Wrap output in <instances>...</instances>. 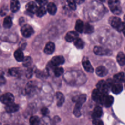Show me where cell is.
Returning a JSON list of instances; mask_svg holds the SVG:
<instances>
[{"mask_svg":"<svg viewBox=\"0 0 125 125\" xmlns=\"http://www.w3.org/2000/svg\"><path fill=\"white\" fill-rule=\"evenodd\" d=\"M86 99L87 96L85 94H82L76 99V103L74 111H73V114L75 115V117H79L81 115V109L82 106L84 103V102L86 101Z\"/></svg>","mask_w":125,"mask_h":125,"instance_id":"1","label":"cell"},{"mask_svg":"<svg viewBox=\"0 0 125 125\" xmlns=\"http://www.w3.org/2000/svg\"><path fill=\"white\" fill-rule=\"evenodd\" d=\"M108 5L111 10L116 15H120L122 12L120 2L118 0H109Z\"/></svg>","mask_w":125,"mask_h":125,"instance_id":"2","label":"cell"},{"mask_svg":"<svg viewBox=\"0 0 125 125\" xmlns=\"http://www.w3.org/2000/svg\"><path fill=\"white\" fill-rule=\"evenodd\" d=\"M109 23L113 28H115L118 32L123 31L124 23L122 22L121 19L117 17H112L109 19Z\"/></svg>","mask_w":125,"mask_h":125,"instance_id":"3","label":"cell"},{"mask_svg":"<svg viewBox=\"0 0 125 125\" xmlns=\"http://www.w3.org/2000/svg\"><path fill=\"white\" fill-rule=\"evenodd\" d=\"M0 101L6 105L12 103L14 101V96L11 93H6L0 97Z\"/></svg>","mask_w":125,"mask_h":125,"instance_id":"4","label":"cell"},{"mask_svg":"<svg viewBox=\"0 0 125 125\" xmlns=\"http://www.w3.org/2000/svg\"><path fill=\"white\" fill-rule=\"evenodd\" d=\"M22 35L24 37H29L34 34V29L29 24H24L21 29Z\"/></svg>","mask_w":125,"mask_h":125,"instance_id":"5","label":"cell"},{"mask_svg":"<svg viewBox=\"0 0 125 125\" xmlns=\"http://www.w3.org/2000/svg\"><path fill=\"white\" fill-rule=\"evenodd\" d=\"M94 52L95 54L98 56H109L112 54L111 51L101 46H95L94 49Z\"/></svg>","mask_w":125,"mask_h":125,"instance_id":"6","label":"cell"},{"mask_svg":"<svg viewBox=\"0 0 125 125\" xmlns=\"http://www.w3.org/2000/svg\"><path fill=\"white\" fill-rule=\"evenodd\" d=\"M106 94H103L99 91L97 89H95L92 92V99L96 102L101 104L104 97Z\"/></svg>","mask_w":125,"mask_h":125,"instance_id":"7","label":"cell"},{"mask_svg":"<svg viewBox=\"0 0 125 125\" xmlns=\"http://www.w3.org/2000/svg\"><path fill=\"white\" fill-rule=\"evenodd\" d=\"M97 89L101 93L104 94H108V92L109 90V87L107 84L106 82L104 80H101L98 83L97 85Z\"/></svg>","mask_w":125,"mask_h":125,"instance_id":"8","label":"cell"},{"mask_svg":"<svg viewBox=\"0 0 125 125\" xmlns=\"http://www.w3.org/2000/svg\"><path fill=\"white\" fill-rule=\"evenodd\" d=\"M50 62H51V64H52V65L54 66V67H57V66L63 64V63L65 62V59L63 56H54V57L51 59Z\"/></svg>","mask_w":125,"mask_h":125,"instance_id":"9","label":"cell"},{"mask_svg":"<svg viewBox=\"0 0 125 125\" xmlns=\"http://www.w3.org/2000/svg\"><path fill=\"white\" fill-rule=\"evenodd\" d=\"M114 101V100L112 96H110V95L106 94L104 97L103 100L101 104L104 105L106 107H109L112 105Z\"/></svg>","mask_w":125,"mask_h":125,"instance_id":"10","label":"cell"},{"mask_svg":"<svg viewBox=\"0 0 125 125\" xmlns=\"http://www.w3.org/2000/svg\"><path fill=\"white\" fill-rule=\"evenodd\" d=\"M55 50V45L53 42L47 43L45 45V47L44 48V52L46 54H51L54 52Z\"/></svg>","mask_w":125,"mask_h":125,"instance_id":"11","label":"cell"},{"mask_svg":"<svg viewBox=\"0 0 125 125\" xmlns=\"http://www.w3.org/2000/svg\"><path fill=\"white\" fill-rule=\"evenodd\" d=\"M5 109L7 113H14L18 111L19 106L18 104H16L12 103L7 104V106L5 107Z\"/></svg>","mask_w":125,"mask_h":125,"instance_id":"12","label":"cell"},{"mask_svg":"<svg viewBox=\"0 0 125 125\" xmlns=\"http://www.w3.org/2000/svg\"><path fill=\"white\" fill-rule=\"evenodd\" d=\"M78 36H79V35H78L77 32H68L65 35V40L68 42H73L74 40H76L77 38H78Z\"/></svg>","mask_w":125,"mask_h":125,"instance_id":"13","label":"cell"},{"mask_svg":"<svg viewBox=\"0 0 125 125\" xmlns=\"http://www.w3.org/2000/svg\"><path fill=\"white\" fill-rule=\"evenodd\" d=\"M111 90L114 94L118 95L123 90V85L120 83H114L111 87Z\"/></svg>","mask_w":125,"mask_h":125,"instance_id":"14","label":"cell"},{"mask_svg":"<svg viewBox=\"0 0 125 125\" xmlns=\"http://www.w3.org/2000/svg\"><path fill=\"white\" fill-rule=\"evenodd\" d=\"M37 8L38 7L36 4L34 2H32V1L28 2L26 4V9L27 10L32 13H35Z\"/></svg>","mask_w":125,"mask_h":125,"instance_id":"15","label":"cell"},{"mask_svg":"<svg viewBox=\"0 0 125 125\" xmlns=\"http://www.w3.org/2000/svg\"><path fill=\"white\" fill-rule=\"evenodd\" d=\"M83 66L84 67V69L87 71V72H89V73H93L94 72V68L92 66L91 63H90V61L87 59H85L83 61Z\"/></svg>","mask_w":125,"mask_h":125,"instance_id":"16","label":"cell"},{"mask_svg":"<svg viewBox=\"0 0 125 125\" xmlns=\"http://www.w3.org/2000/svg\"><path fill=\"white\" fill-rule=\"evenodd\" d=\"M107 70L106 67H103V66H100L98 67L96 69V74H97L98 76L103 77L107 75Z\"/></svg>","mask_w":125,"mask_h":125,"instance_id":"17","label":"cell"},{"mask_svg":"<svg viewBox=\"0 0 125 125\" xmlns=\"http://www.w3.org/2000/svg\"><path fill=\"white\" fill-rule=\"evenodd\" d=\"M56 99H57V105L59 107H61L63 105L65 101V97L63 94H62L60 92H57L56 94Z\"/></svg>","mask_w":125,"mask_h":125,"instance_id":"18","label":"cell"},{"mask_svg":"<svg viewBox=\"0 0 125 125\" xmlns=\"http://www.w3.org/2000/svg\"><path fill=\"white\" fill-rule=\"evenodd\" d=\"M46 10L48 11L50 15H55V13L57 12V7L53 2H50L48 4L47 7H46Z\"/></svg>","mask_w":125,"mask_h":125,"instance_id":"19","label":"cell"},{"mask_svg":"<svg viewBox=\"0 0 125 125\" xmlns=\"http://www.w3.org/2000/svg\"><path fill=\"white\" fill-rule=\"evenodd\" d=\"M20 4L18 0H11L10 2V9L13 12H16L20 9Z\"/></svg>","mask_w":125,"mask_h":125,"instance_id":"20","label":"cell"},{"mask_svg":"<svg viewBox=\"0 0 125 125\" xmlns=\"http://www.w3.org/2000/svg\"><path fill=\"white\" fill-rule=\"evenodd\" d=\"M103 115V109L100 106H96L93 111L92 117L94 118H100Z\"/></svg>","mask_w":125,"mask_h":125,"instance_id":"21","label":"cell"},{"mask_svg":"<svg viewBox=\"0 0 125 125\" xmlns=\"http://www.w3.org/2000/svg\"><path fill=\"white\" fill-rule=\"evenodd\" d=\"M114 81L117 83H123L125 81V74L123 72L115 74L114 76Z\"/></svg>","mask_w":125,"mask_h":125,"instance_id":"22","label":"cell"},{"mask_svg":"<svg viewBox=\"0 0 125 125\" xmlns=\"http://www.w3.org/2000/svg\"><path fill=\"white\" fill-rule=\"evenodd\" d=\"M84 24L83 21L81 20H78L76 22L75 24V29L79 33H83V29H84Z\"/></svg>","mask_w":125,"mask_h":125,"instance_id":"23","label":"cell"},{"mask_svg":"<svg viewBox=\"0 0 125 125\" xmlns=\"http://www.w3.org/2000/svg\"><path fill=\"white\" fill-rule=\"evenodd\" d=\"M14 57L15 59L18 62H22L23 58H24V54L21 50L18 49L17 50L14 52Z\"/></svg>","mask_w":125,"mask_h":125,"instance_id":"24","label":"cell"},{"mask_svg":"<svg viewBox=\"0 0 125 125\" xmlns=\"http://www.w3.org/2000/svg\"><path fill=\"white\" fill-rule=\"evenodd\" d=\"M46 13V9L44 7V6H40L37 9L35 13L37 16L39 17H42L43 15H45Z\"/></svg>","mask_w":125,"mask_h":125,"instance_id":"25","label":"cell"},{"mask_svg":"<svg viewBox=\"0 0 125 125\" xmlns=\"http://www.w3.org/2000/svg\"><path fill=\"white\" fill-rule=\"evenodd\" d=\"M117 62H118V64L121 66H123L125 63V56L123 54V52H120L118 54L117 57Z\"/></svg>","mask_w":125,"mask_h":125,"instance_id":"26","label":"cell"},{"mask_svg":"<svg viewBox=\"0 0 125 125\" xmlns=\"http://www.w3.org/2000/svg\"><path fill=\"white\" fill-rule=\"evenodd\" d=\"M35 89V85L34 83L32 81H30L27 84L26 87V92L27 94H30V93L34 91Z\"/></svg>","mask_w":125,"mask_h":125,"instance_id":"27","label":"cell"},{"mask_svg":"<svg viewBox=\"0 0 125 125\" xmlns=\"http://www.w3.org/2000/svg\"><path fill=\"white\" fill-rule=\"evenodd\" d=\"M21 70L18 68H12L9 69V73L12 76L18 77L21 75Z\"/></svg>","mask_w":125,"mask_h":125,"instance_id":"28","label":"cell"},{"mask_svg":"<svg viewBox=\"0 0 125 125\" xmlns=\"http://www.w3.org/2000/svg\"><path fill=\"white\" fill-rule=\"evenodd\" d=\"M32 63V59L29 56L24 57L23 61H22V64L25 67H29V66L31 65Z\"/></svg>","mask_w":125,"mask_h":125,"instance_id":"29","label":"cell"},{"mask_svg":"<svg viewBox=\"0 0 125 125\" xmlns=\"http://www.w3.org/2000/svg\"><path fill=\"white\" fill-rule=\"evenodd\" d=\"M74 45L78 49H83L84 48V45H85V43H84V41L81 39H79V38H77L76 40H74Z\"/></svg>","mask_w":125,"mask_h":125,"instance_id":"30","label":"cell"},{"mask_svg":"<svg viewBox=\"0 0 125 125\" xmlns=\"http://www.w3.org/2000/svg\"><path fill=\"white\" fill-rule=\"evenodd\" d=\"M12 26V21L10 17L8 16L4 18L3 21V26L5 28H10Z\"/></svg>","mask_w":125,"mask_h":125,"instance_id":"31","label":"cell"},{"mask_svg":"<svg viewBox=\"0 0 125 125\" xmlns=\"http://www.w3.org/2000/svg\"><path fill=\"white\" fill-rule=\"evenodd\" d=\"M94 31V27L90 25L89 23H86L84 24V29H83V32L85 34H91Z\"/></svg>","mask_w":125,"mask_h":125,"instance_id":"32","label":"cell"},{"mask_svg":"<svg viewBox=\"0 0 125 125\" xmlns=\"http://www.w3.org/2000/svg\"><path fill=\"white\" fill-rule=\"evenodd\" d=\"M40 118L37 116H32L29 119V125H40Z\"/></svg>","mask_w":125,"mask_h":125,"instance_id":"33","label":"cell"},{"mask_svg":"<svg viewBox=\"0 0 125 125\" xmlns=\"http://www.w3.org/2000/svg\"><path fill=\"white\" fill-rule=\"evenodd\" d=\"M53 72L54 73V75L56 77H59L63 74L64 70H63V68H62V67H55L53 70Z\"/></svg>","mask_w":125,"mask_h":125,"instance_id":"34","label":"cell"},{"mask_svg":"<svg viewBox=\"0 0 125 125\" xmlns=\"http://www.w3.org/2000/svg\"><path fill=\"white\" fill-rule=\"evenodd\" d=\"M42 125H54V124L48 117H44L42 121Z\"/></svg>","mask_w":125,"mask_h":125,"instance_id":"35","label":"cell"},{"mask_svg":"<svg viewBox=\"0 0 125 125\" xmlns=\"http://www.w3.org/2000/svg\"><path fill=\"white\" fill-rule=\"evenodd\" d=\"M67 2L71 9L73 10H75L76 9V3L74 0H67Z\"/></svg>","mask_w":125,"mask_h":125,"instance_id":"36","label":"cell"},{"mask_svg":"<svg viewBox=\"0 0 125 125\" xmlns=\"http://www.w3.org/2000/svg\"><path fill=\"white\" fill-rule=\"evenodd\" d=\"M36 76L37 77L39 78H45L47 77V74L45 73V72L43 71H40V70H37L36 72Z\"/></svg>","mask_w":125,"mask_h":125,"instance_id":"37","label":"cell"},{"mask_svg":"<svg viewBox=\"0 0 125 125\" xmlns=\"http://www.w3.org/2000/svg\"><path fill=\"white\" fill-rule=\"evenodd\" d=\"M26 76L27 78H31L33 74V70L32 68H28V69L26 71Z\"/></svg>","mask_w":125,"mask_h":125,"instance_id":"38","label":"cell"},{"mask_svg":"<svg viewBox=\"0 0 125 125\" xmlns=\"http://www.w3.org/2000/svg\"><path fill=\"white\" fill-rule=\"evenodd\" d=\"M93 125H104L103 122L102 120L99 118H94L93 120Z\"/></svg>","mask_w":125,"mask_h":125,"instance_id":"39","label":"cell"},{"mask_svg":"<svg viewBox=\"0 0 125 125\" xmlns=\"http://www.w3.org/2000/svg\"><path fill=\"white\" fill-rule=\"evenodd\" d=\"M7 11H8V9H7V7L4 6V7H2V8H1V11H0V15H1V16L5 15L7 13Z\"/></svg>","mask_w":125,"mask_h":125,"instance_id":"40","label":"cell"},{"mask_svg":"<svg viewBox=\"0 0 125 125\" xmlns=\"http://www.w3.org/2000/svg\"><path fill=\"white\" fill-rule=\"evenodd\" d=\"M41 113L44 116H46L50 113V111H49L48 109L46 108V107H43L41 109Z\"/></svg>","mask_w":125,"mask_h":125,"instance_id":"41","label":"cell"},{"mask_svg":"<svg viewBox=\"0 0 125 125\" xmlns=\"http://www.w3.org/2000/svg\"><path fill=\"white\" fill-rule=\"evenodd\" d=\"M35 1L40 6H45L48 2V0H35Z\"/></svg>","mask_w":125,"mask_h":125,"instance_id":"42","label":"cell"},{"mask_svg":"<svg viewBox=\"0 0 125 125\" xmlns=\"http://www.w3.org/2000/svg\"><path fill=\"white\" fill-rule=\"evenodd\" d=\"M76 2V3H78V4H81L83 2H84L85 0H74Z\"/></svg>","mask_w":125,"mask_h":125,"instance_id":"43","label":"cell"},{"mask_svg":"<svg viewBox=\"0 0 125 125\" xmlns=\"http://www.w3.org/2000/svg\"><path fill=\"white\" fill-rule=\"evenodd\" d=\"M100 1H101V2H104V1H105L106 0H99Z\"/></svg>","mask_w":125,"mask_h":125,"instance_id":"44","label":"cell"},{"mask_svg":"<svg viewBox=\"0 0 125 125\" xmlns=\"http://www.w3.org/2000/svg\"><path fill=\"white\" fill-rule=\"evenodd\" d=\"M7 125V124H6V125Z\"/></svg>","mask_w":125,"mask_h":125,"instance_id":"45","label":"cell"},{"mask_svg":"<svg viewBox=\"0 0 125 125\" xmlns=\"http://www.w3.org/2000/svg\"><path fill=\"white\" fill-rule=\"evenodd\" d=\"M0 125H1V124H0Z\"/></svg>","mask_w":125,"mask_h":125,"instance_id":"46","label":"cell"}]
</instances>
